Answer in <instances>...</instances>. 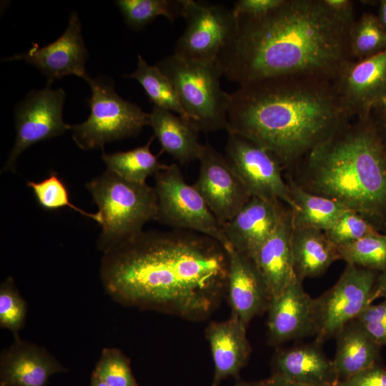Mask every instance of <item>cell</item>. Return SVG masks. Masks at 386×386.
Wrapping results in <instances>:
<instances>
[{
	"label": "cell",
	"instance_id": "6da1fadb",
	"mask_svg": "<svg viewBox=\"0 0 386 386\" xmlns=\"http://www.w3.org/2000/svg\"><path fill=\"white\" fill-rule=\"evenodd\" d=\"M226 248L197 232L143 231L104 252L100 278L119 303L203 317L227 289Z\"/></svg>",
	"mask_w": 386,
	"mask_h": 386
},
{
	"label": "cell",
	"instance_id": "7a4b0ae2",
	"mask_svg": "<svg viewBox=\"0 0 386 386\" xmlns=\"http://www.w3.org/2000/svg\"><path fill=\"white\" fill-rule=\"evenodd\" d=\"M236 19L215 64L222 76L239 85L277 77L335 80L352 61L354 16L333 11L325 0H283L263 16Z\"/></svg>",
	"mask_w": 386,
	"mask_h": 386
},
{
	"label": "cell",
	"instance_id": "3957f363",
	"mask_svg": "<svg viewBox=\"0 0 386 386\" xmlns=\"http://www.w3.org/2000/svg\"><path fill=\"white\" fill-rule=\"evenodd\" d=\"M352 117L335 80L277 77L239 85L230 94L226 130L263 147L286 166Z\"/></svg>",
	"mask_w": 386,
	"mask_h": 386
},
{
	"label": "cell",
	"instance_id": "277c9868",
	"mask_svg": "<svg viewBox=\"0 0 386 386\" xmlns=\"http://www.w3.org/2000/svg\"><path fill=\"white\" fill-rule=\"evenodd\" d=\"M305 157L307 191L386 228V147L370 114L355 117Z\"/></svg>",
	"mask_w": 386,
	"mask_h": 386
},
{
	"label": "cell",
	"instance_id": "5b68a950",
	"mask_svg": "<svg viewBox=\"0 0 386 386\" xmlns=\"http://www.w3.org/2000/svg\"><path fill=\"white\" fill-rule=\"evenodd\" d=\"M86 188L102 218L98 246L103 252L141 232L147 222L157 220L156 194L147 183L128 181L107 169Z\"/></svg>",
	"mask_w": 386,
	"mask_h": 386
},
{
	"label": "cell",
	"instance_id": "8992f818",
	"mask_svg": "<svg viewBox=\"0 0 386 386\" xmlns=\"http://www.w3.org/2000/svg\"><path fill=\"white\" fill-rule=\"evenodd\" d=\"M156 66L174 86L187 121L199 132L226 129L230 94L222 90L215 64L172 54Z\"/></svg>",
	"mask_w": 386,
	"mask_h": 386
},
{
	"label": "cell",
	"instance_id": "52a82bcc",
	"mask_svg": "<svg viewBox=\"0 0 386 386\" xmlns=\"http://www.w3.org/2000/svg\"><path fill=\"white\" fill-rule=\"evenodd\" d=\"M91 88L90 114L83 122L71 125L72 139L81 149L103 147L107 143L134 137L149 125V113L122 99L113 82L104 78L84 79Z\"/></svg>",
	"mask_w": 386,
	"mask_h": 386
},
{
	"label": "cell",
	"instance_id": "ba28073f",
	"mask_svg": "<svg viewBox=\"0 0 386 386\" xmlns=\"http://www.w3.org/2000/svg\"><path fill=\"white\" fill-rule=\"evenodd\" d=\"M157 220L172 229L204 234L230 245L223 227L193 185L187 184L176 164L166 165L155 175Z\"/></svg>",
	"mask_w": 386,
	"mask_h": 386
},
{
	"label": "cell",
	"instance_id": "9c48e42d",
	"mask_svg": "<svg viewBox=\"0 0 386 386\" xmlns=\"http://www.w3.org/2000/svg\"><path fill=\"white\" fill-rule=\"evenodd\" d=\"M186 27L175 45V55L189 60L215 64L236 28L232 9L194 0H182Z\"/></svg>",
	"mask_w": 386,
	"mask_h": 386
},
{
	"label": "cell",
	"instance_id": "30bf717a",
	"mask_svg": "<svg viewBox=\"0 0 386 386\" xmlns=\"http://www.w3.org/2000/svg\"><path fill=\"white\" fill-rule=\"evenodd\" d=\"M377 274L375 271L347 264L337 282L315 298V341L322 344L335 337L344 325L370 305Z\"/></svg>",
	"mask_w": 386,
	"mask_h": 386
},
{
	"label": "cell",
	"instance_id": "8fae6325",
	"mask_svg": "<svg viewBox=\"0 0 386 386\" xmlns=\"http://www.w3.org/2000/svg\"><path fill=\"white\" fill-rule=\"evenodd\" d=\"M224 156L252 197L273 203L287 204L295 209L282 165L267 149L235 134H228Z\"/></svg>",
	"mask_w": 386,
	"mask_h": 386
},
{
	"label": "cell",
	"instance_id": "7c38bea8",
	"mask_svg": "<svg viewBox=\"0 0 386 386\" xmlns=\"http://www.w3.org/2000/svg\"><path fill=\"white\" fill-rule=\"evenodd\" d=\"M66 93L51 85L32 90L15 108L16 139L4 170H15L19 155L33 144L52 139L71 129L63 119Z\"/></svg>",
	"mask_w": 386,
	"mask_h": 386
},
{
	"label": "cell",
	"instance_id": "4fadbf2b",
	"mask_svg": "<svg viewBox=\"0 0 386 386\" xmlns=\"http://www.w3.org/2000/svg\"><path fill=\"white\" fill-rule=\"evenodd\" d=\"M198 177L193 184L221 224L232 219L251 198L224 154L203 144Z\"/></svg>",
	"mask_w": 386,
	"mask_h": 386
},
{
	"label": "cell",
	"instance_id": "5bb4252c",
	"mask_svg": "<svg viewBox=\"0 0 386 386\" xmlns=\"http://www.w3.org/2000/svg\"><path fill=\"white\" fill-rule=\"evenodd\" d=\"M89 57L79 16L73 11L66 30L54 41L40 47L36 43L24 53L14 54L7 61L24 60L35 66L47 79V85L66 76L84 79Z\"/></svg>",
	"mask_w": 386,
	"mask_h": 386
},
{
	"label": "cell",
	"instance_id": "9a60e30c",
	"mask_svg": "<svg viewBox=\"0 0 386 386\" xmlns=\"http://www.w3.org/2000/svg\"><path fill=\"white\" fill-rule=\"evenodd\" d=\"M335 83L353 117H365L386 97V49L365 59L350 61Z\"/></svg>",
	"mask_w": 386,
	"mask_h": 386
},
{
	"label": "cell",
	"instance_id": "2e32d148",
	"mask_svg": "<svg viewBox=\"0 0 386 386\" xmlns=\"http://www.w3.org/2000/svg\"><path fill=\"white\" fill-rule=\"evenodd\" d=\"M267 311L268 336L272 345L315 335V298L297 277L272 298Z\"/></svg>",
	"mask_w": 386,
	"mask_h": 386
},
{
	"label": "cell",
	"instance_id": "e0dca14e",
	"mask_svg": "<svg viewBox=\"0 0 386 386\" xmlns=\"http://www.w3.org/2000/svg\"><path fill=\"white\" fill-rule=\"evenodd\" d=\"M284 212L279 203L251 197L232 219L222 224L229 244L252 259L276 229Z\"/></svg>",
	"mask_w": 386,
	"mask_h": 386
},
{
	"label": "cell",
	"instance_id": "ac0fdd59",
	"mask_svg": "<svg viewBox=\"0 0 386 386\" xmlns=\"http://www.w3.org/2000/svg\"><path fill=\"white\" fill-rule=\"evenodd\" d=\"M66 369L46 349L14 336L0 355V386H46Z\"/></svg>",
	"mask_w": 386,
	"mask_h": 386
},
{
	"label": "cell",
	"instance_id": "d6986e66",
	"mask_svg": "<svg viewBox=\"0 0 386 386\" xmlns=\"http://www.w3.org/2000/svg\"><path fill=\"white\" fill-rule=\"evenodd\" d=\"M226 249L229 258L227 290L232 315L247 327L255 316L267 310L272 297L253 261L231 246Z\"/></svg>",
	"mask_w": 386,
	"mask_h": 386
},
{
	"label": "cell",
	"instance_id": "ffe728a7",
	"mask_svg": "<svg viewBox=\"0 0 386 386\" xmlns=\"http://www.w3.org/2000/svg\"><path fill=\"white\" fill-rule=\"evenodd\" d=\"M315 342L278 350L272 361V375L310 386H336L332 360Z\"/></svg>",
	"mask_w": 386,
	"mask_h": 386
},
{
	"label": "cell",
	"instance_id": "44dd1931",
	"mask_svg": "<svg viewBox=\"0 0 386 386\" xmlns=\"http://www.w3.org/2000/svg\"><path fill=\"white\" fill-rule=\"evenodd\" d=\"M292 232L291 210L284 211L276 229L252 259L272 298L281 294L296 277L291 247Z\"/></svg>",
	"mask_w": 386,
	"mask_h": 386
},
{
	"label": "cell",
	"instance_id": "7402d4cb",
	"mask_svg": "<svg viewBox=\"0 0 386 386\" xmlns=\"http://www.w3.org/2000/svg\"><path fill=\"white\" fill-rule=\"evenodd\" d=\"M247 327L234 315L223 322H213L206 330L214 365L212 386L237 375L244 366L251 352Z\"/></svg>",
	"mask_w": 386,
	"mask_h": 386
},
{
	"label": "cell",
	"instance_id": "603a6c76",
	"mask_svg": "<svg viewBox=\"0 0 386 386\" xmlns=\"http://www.w3.org/2000/svg\"><path fill=\"white\" fill-rule=\"evenodd\" d=\"M335 338L332 362L339 381L377 363L382 346L357 319L344 325Z\"/></svg>",
	"mask_w": 386,
	"mask_h": 386
},
{
	"label": "cell",
	"instance_id": "cb8c5ba5",
	"mask_svg": "<svg viewBox=\"0 0 386 386\" xmlns=\"http://www.w3.org/2000/svg\"><path fill=\"white\" fill-rule=\"evenodd\" d=\"M149 125L159 140L162 151L181 164L199 159L203 144L199 131L188 121L172 112L153 106L149 113Z\"/></svg>",
	"mask_w": 386,
	"mask_h": 386
},
{
	"label": "cell",
	"instance_id": "d4e9b609",
	"mask_svg": "<svg viewBox=\"0 0 386 386\" xmlns=\"http://www.w3.org/2000/svg\"><path fill=\"white\" fill-rule=\"evenodd\" d=\"M291 247L295 274L302 282L320 276L340 259L337 247L318 229L292 227Z\"/></svg>",
	"mask_w": 386,
	"mask_h": 386
},
{
	"label": "cell",
	"instance_id": "484cf974",
	"mask_svg": "<svg viewBox=\"0 0 386 386\" xmlns=\"http://www.w3.org/2000/svg\"><path fill=\"white\" fill-rule=\"evenodd\" d=\"M295 209L291 210L294 229L327 232L348 209L334 199L311 193L290 180L287 183Z\"/></svg>",
	"mask_w": 386,
	"mask_h": 386
},
{
	"label": "cell",
	"instance_id": "4316f807",
	"mask_svg": "<svg viewBox=\"0 0 386 386\" xmlns=\"http://www.w3.org/2000/svg\"><path fill=\"white\" fill-rule=\"evenodd\" d=\"M150 138L147 144L126 152L112 154L103 153L102 159L107 169L121 177L136 183L145 184L148 177L155 175L166 167L150 150L154 139Z\"/></svg>",
	"mask_w": 386,
	"mask_h": 386
},
{
	"label": "cell",
	"instance_id": "83f0119b",
	"mask_svg": "<svg viewBox=\"0 0 386 386\" xmlns=\"http://www.w3.org/2000/svg\"><path fill=\"white\" fill-rule=\"evenodd\" d=\"M125 76L140 84L153 106L169 110L187 121L174 86L157 66L149 65L139 54L136 69Z\"/></svg>",
	"mask_w": 386,
	"mask_h": 386
},
{
	"label": "cell",
	"instance_id": "f1b7e54d",
	"mask_svg": "<svg viewBox=\"0 0 386 386\" xmlns=\"http://www.w3.org/2000/svg\"><path fill=\"white\" fill-rule=\"evenodd\" d=\"M114 3L126 24L137 31L158 16L173 22L182 14V0H117Z\"/></svg>",
	"mask_w": 386,
	"mask_h": 386
},
{
	"label": "cell",
	"instance_id": "f546056e",
	"mask_svg": "<svg viewBox=\"0 0 386 386\" xmlns=\"http://www.w3.org/2000/svg\"><path fill=\"white\" fill-rule=\"evenodd\" d=\"M340 259L362 268L386 270V234L377 232L337 247Z\"/></svg>",
	"mask_w": 386,
	"mask_h": 386
},
{
	"label": "cell",
	"instance_id": "4dcf8cb0",
	"mask_svg": "<svg viewBox=\"0 0 386 386\" xmlns=\"http://www.w3.org/2000/svg\"><path fill=\"white\" fill-rule=\"evenodd\" d=\"M386 49V29L371 14L354 21L350 31L351 59L361 60Z\"/></svg>",
	"mask_w": 386,
	"mask_h": 386
},
{
	"label": "cell",
	"instance_id": "1f68e13d",
	"mask_svg": "<svg viewBox=\"0 0 386 386\" xmlns=\"http://www.w3.org/2000/svg\"><path fill=\"white\" fill-rule=\"evenodd\" d=\"M27 186L32 190L37 203L44 209L53 211L68 207L83 216L89 217L100 225L102 218L99 212L90 213L73 204L69 201V192L63 180L52 171L41 182L28 181Z\"/></svg>",
	"mask_w": 386,
	"mask_h": 386
},
{
	"label": "cell",
	"instance_id": "d6a6232c",
	"mask_svg": "<svg viewBox=\"0 0 386 386\" xmlns=\"http://www.w3.org/2000/svg\"><path fill=\"white\" fill-rule=\"evenodd\" d=\"M93 374L109 386H137L129 359L117 348L103 349Z\"/></svg>",
	"mask_w": 386,
	"mask_h": 386
},
{
	"label": "cell",
	"instance_id": "836d02e7",
	"mask_svg": "<svg viewBox=\"0 0 386 386\" xmlns=\"http://www.w3.org/2000/svg\"><path fill=\"white\" fill-rule=\"evenodd\" d=\"M27 313L26 303L20 295L14 279L7 277L0 286V326L19 335Z\"/></svg>",
	"mask_w": 386,
	"mask_h": 386
},
{
	"label": "cell",
	"instance_id": "e575fe53",
	"mask_svg": "<svg viewBox=\"0 0 386 386\" xmlns=\"http://www.w3.org/2000/svg\"><path fill=\"white\" fill-rule=\"evenodd\" d=\"M377 232L380 231L369 220L357 212L347 209L325 234L338 247Z\"/></svg>",
	"mask_w": 386,
	"mask_h": 386
},
{
	"label": "cell",
	"instance_id": "d590c367",
	"mask_svg": "<svg viewBox=\"0 0 386 386\" xmlns=\"http://www.w3.org/2000/svg\"><path fill=\"white\" fill-rule=\"evenodd\" d=\"M356 319L380 346H386V298L367 305Z\"/></svg>",
	"mask_w": 386,
	"mask_h": 386
},
{
	"label": "cell",
	"instance_id": "8d00e7d4",
	"mask_svg": "<svg viewBox=\"0 0 386 386\" xmlns=\"http://www.w3.org/2000/svg\"><path fill=\"white\" fill-rule=\"evenodd\" d=\"M336 386H386V369L376 363L339 381Z\"/></svg>",
	"mask_w": 386,
	"mask_h": 386
},
{
	"label": "cell",
	"instance_id": "74e56055",
	"mask_svg": "<svg viewBox=\"0 0 386 386\" xmlns=\"http://www.w3.org/2000/svg\"><path fill=\"white\" fill-rule=\"evenodd\" d=\"M283 0H239L235 1L232 11L235 17H258L273 10Z\"/></svg>",
	"mask_w": 386,
	"mask_h": 386
},
{
	"label": "cell",
	"instance_id": "f35d334b",
	"mask_svg": "<svg viewBox=\"0 0 386 386\" xmlns=\"http://www.w3.org/2000/svg\"><path fill=\"white\" fill-rule=\"evenodd\" d=\"M380 298H386V270L377 274L370 297V304Z\"/></svg>",
	"mask_w": 386,
	"mask_h": 386
},
{
	"label": "cell",
	"instance_id": "ab89813d",
	"mask_svg": "<svg viewBox=\"0 0 386 386\" xmlns=\"http://www.w3.org/2000/svg\"><path fill=\"white\" fill-rule=\"evenodd\" d=\"M373 109L380 112H379L380 114L378 117H375L373 114L372 115V114H370V116L372 118L377 128V130L386 147V109L381 107H375Z\"/></svg>",
	"mask_w": 386,
	"mask_h": 386
},
{
	"label": "cell",
	"instance_id": "60d3db41",
	"mask_svg": "<svg viewBox=\"0 0 386 386\" xmlns=\"http://www.w3.org/2000/svg\"><path fill=\"white\" fill-rule=\"evenodd\" d=\"M266 380L267 386H310L288 380L275 375H272Z\"/></svg>",
	"mask_w": 386,
	"mask_h": 386
},
{
	"label": "cell",
	"instance_id": "b9f144b4",
	"mask_svg": "<svg viewBox=\"0 0 386 386\" xmlns=\"http://www.w3.org/2000/svg\"><path fill=\"white\" fill-rule=\"evenodd\" d=\"M379 21L382 26L386 29V0L382 1L380 7Z\"/></svg>",
	"mask_w": 386,
	"mask_h": 386
},
{
	"label": "cell",
	"instance_id": "7bdbcfd3",
	"mask_svg": "<svg viewBox=\"0 0 386 386\" xmlns=\"http://www.w3.org/2000/svg\"><path fill=\"white\" fill-rule=\"evenodd\" d=\"M235 386H267V383L266 380L252 382L241 381L237 382Z\"/></svg>",
	"mask_w": 386,
	"mask_h": 386
},
{
	"label": "cell",
	"instance_id": "ee69618b",
	"mask_svg": "<svg viewBox=\"0 0 386 386\" xmlns=\"http://www.w3.org/2000/svg\"><path fill=\"white\" fill-rule=\"evenodd\" d=\"M90 386H109L105 382H104L102 380H100L98 377H96L95 375L92 373L91 377V385Z\"/></svg>",
	"mask_w": 386,
	"mask_h": 386
},
{
	"label": "cell",
	"instance_id": "f6af8a7d",
	"mask_svg": "<svg viewBox=\"0 0 386 386\" xmlns=\"http://www.w3.org/2000/svg\"><path fill=\"white\" fill-rule=\"evenodd\" d=\"M375 107H381V108L386 109V97L383 99V101L379 105H377Z\"/></svg>",
	"mask_w": 386,
	"mask_h": 386
}]
</instances>
